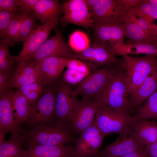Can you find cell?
Segmentation results:
<instances>
[{"instance_id":"1","label":"cell","mask_w":157,"mask_h":157,"mask_svg":"<svg viewBox=\"0 0 157 157\" xmlns=\"http://www.w3.org/2000/svg\"><path fill=\"white\" fill-rule=\"evenodd\" d=\"M18 131L28 147L37 145L62 146L75 143L77 138L67 121H56L29 130L20 128Z\"/></svg>"},{"instance_id":"2","label":"cell","mask_w":157,"mask_h":157,"mask_svg":"<svg viewBox=\"0 0 157 157\" xmlns=\"http://www.w3.org/2000/svg\"><path fill=\"white\" fill-rule=\"evenodd\" d=\"M121 58L92 73L76 85L72 96L83 98L98 100L106 86L122 67Z\"/></svg>"},{"instance_id":"3","label":"cell","mask_w":157,"mask_h":157,"mask_svg":"<svg viewBox=\"0 0 157 157\" xmlns=\"http://www.w3.org/2000/svg\"><path fill=\"white\" fill-rule=\"evenodd\" d=\"M122 65L130 96L146 78L157 68V56L151 55L140 57L123 55Z\"/></svg>"},{"instance_id":"4","label":"cell","mask_w":157,"mask_h":157,"mask_svg":"<svg viewBox=\"0 0 157 157\" xmlns=\"http://www.w3.org/2000/svg\"><path fill=\"white\" fill-rule=\"evenodd\" d=\"M136 121L135 116L128 112L117 110L100 104L94 122L105 136L112 133L121 135L131 132Z\"/></svg>"},{"instance_id":"5","label":"cell","mask_w":157,"mask_h":157,"mask_svg":"<svg viewBox=\"0 0 157 157\" xmlns=\"http://www.w3.org/2000/svg\"><path fill=\"white\" fill-rule=\"evenodd\" d=\"M99 100L100 104L117 110L130 114L133 111L122 67L110 81Z\"/></svg>"},{"instance_id":"6","label":"cell","mask_w":157,"mask_h":157,"mask_svg":"<svg viewBox=\"0 0 157 157\" xmlns=\"http://www.w3.org/2000/svg\"><path fill=\"white\" fill-rule=\"evenodd\" d=\"M100 104L98 100L83 98L79 100L73 97L72 108L67 121L76 135H80L92 124Z\"/></svg>"},{"instance_id":"7","label":"cell","mask_w":157,"mask_h":157,"mask_svg":"<svg viewBox=\"0 0 157 157\" xmlns=\"http://www.w3.org/2000/svg\"><path fill=\"white\" fill-rule=\"evenodd\" d=\"M56 89L53 85L47 86L41 97L31 106L26 122L31 128L56 121Z\"/></svg>"},{"instance_id":"8","label":"cell","mask_w":157,"mask_h":157,"mask_svg":"<svg viewBox=\"0 0 157 157\" xmlns=\"http://www.w3.org/2000/svg\"><path fill=\"white\" fill-rule=\"evenodd\" d=\"M117 55L111 45L94 41L82 51H74L73 58L83 61L97 69L115 60Z\"/></svg>"},{"instance_id":"9","label":"cell","mask_w":157,"mask_h":157,"mask_svg":"<svg viewBox=\"0 0 157 157\" xmlns=\"http://www.w3.org/2000/svg\"><path fill=\"white\" fill-rule=\"evenodd\" d=\"M105 137L94 121L77 138L72 157H97Z\"/></svg>"},{"instance_id":"10","label":"cell","mask_w":157,"mask_h":157,"mask_svg":"<svg viewBox=\"0 0 157 157\" xmlns=\"http://www.w3.org/2000/svg\"><path fill=\"white\" fill-rule=\"evenodd\" d=\"M60 18L53 19L38 26L24 41L22 50L16 56L17 65L31 58L32 55L47 40L53 28L56 26Z\"/></svg>"},{"instance_id":"11","label":"cell","mask_w":157,"mask_h":157,"mask_svg":"<svg viewBox=\"0 0 157 157\" xmlns=\"http://www.w3.org/2000/svg\"><path fill=\"white\" fill-rule=\"evenodd\" d=\"M91 28L95 42L109 44L115 50L126 44L125 23L94 21Z\"/></svg>"},{"instance_id":"12","label":"cell","mask_w":157,"mask_h":157,"mask_svg":"<svg viewBox=\"0 0 157 157\" xmlns=\"http://www.w3.org/2000/svg\"><path fill=\"white\" fill-rule=\"evenodd\" d=\"M63 15L60 20L65 27L68 24L82 26L89 32L93 24L84 0H70L63 2Z\"/></svg>"},{"instance_id":"13","label":"cell","mask_w":157,"mask_h":157,"mask_svg":"<svg viewBox=\"0 0 157 157\" xmlns=\"http://www.w3.org/2000/svg\"><path fill=\"white\" fill-rule=\"evenodd\" d=\"M73 54L74 51L58 30L54 36L41 45L31 58L38 62L51 57L73 58Z\"/></svg>"},{"instance_id":"14","label":"cell","mask_w":157,"mask_h":157,"mask_svg":"<svg viewBox=\"0 0 157 157\" xmlns=\"http://www.w3.org/2000/svg\"><path fill=\"white\" fill-rule=\"evenodd\" d=\"M124 11L117 0H99L90 13L93 22L125 23L122 20Z\"/></svg>"},{"instance_id":"15","label":"cell","mask_w":157,"mask_h":157,"mask_svg":"<svg viewBox=\"0 0 157 157\" xmlns=\"http://www.w3.org/2000/svg\"><path fill=\"white\" fill-rule=\"evenodd\" d=\"M42 80L43 76L39 65L37 61L30 58L17 66L10 79V88H17Z\"/></svg>"},{"instance_id":"16","label":"cell","mask_w":157,"mask_h":157,"mask_svg":"<svg viewBox=\"0 0 157 157\" xmlns=\"http://www.w3.org/2000/svg\"><path fill=\"white\" fill-rule=\"evenodd\" d=\"M145 146L137 139L132 131L119 135L115 141L100 151L98 156L119 157Z\"/></svg>"},{"instance_id":"17","label":"cell","mask_w":157,"mask_h":157,"mask_svg":"<svg viewBox=\"0 0 157 157\" xmlns=\"http://www.w3.org/2000/svg\"><path fill=\"white\" fill-rule=\"evenodd\" d=\"M59 78L57 81L55 119L56 121H67L73 106V89L63 78Z\"/></svg>"},{"instance_id":"18","label":"cell","mask_w":157,"mask_h":157,"mask_svg":"<svg viewBox=\"0 0 157 157\" xmlns=\"http://www.w3.org/2000/svg\"><path fill=\"white\" fill-rule=\"evenodd\" d=\"M70 59L51 57L37 61L41 70L43 80L47 86L54 85Z\"/></svg>"},{"instance_id":"19","label":"cell","mask_w":157,"mask_h":157,"mask_svg":"<svg viewBox=\"0 0 157 157\" xmlns=\"http://www.w3.org/2000/svg\"><path fill=\"white\" fill-rule=\"evenodd\" d=\"M10 90L0 96V144L8 132L20 128L13 114Z\"/></svg>"},{"instance_id":"20","label":"cell","mask_w":157,"mask_h":157,"mask_svg":"<svg viewBox=\"0 0 157 157\" xmlns=\"http://www.w3.org/2000/svg\"><path fill=\"white\" fill-rule=\"evenodd\" d=\"M73 144L62 146L34 145L24 150L23 157H72Z\"/></svg>"},{"instance_id":"21","label":"cell","mask_w":157,"mask_h":157,"mask_svg":"<svg viewBox=\"0 0 157 157\" xmlns=\"http://www.w3.org/2000/svg\"><path fill=\"white\" fill-rule=\"evenodd\" d=\"M32 10L37 19L44 24L61 17L60 16L63 13V5L57 0H39Z\"/></svg>"},{"instance_id":"22","label":"cell","mask_w":157,"mask_h":157,"mask_svg":"<svg viewBox=\"0 0 157 157\" xmlns=\"http://www.w3.org/2000/svg\"><path fill=\"white\" fill-rule=\"evenodd\" d=\"M157 90V68L144 80L135 91L130 96L132 107L138 108L142 104Z\"/></svg>"},{"instance_id":"23","label":"cell","mask_w":157,"mask_h":157,"mask_svg":"<svg viewBox=\"0 0 157 157\" xmlns=\"http://www.w3.org/2000/svg\"><path fill=\"white\" fill-rule=\"evenodd\" d=\"M132 132L138 141L144 146L156 142L157 124L155 121L137 119Z\"/></svg>"},{"instance_id":"24","label":"cell","mask_w":157,"mask_h":157,"mask_svg":"<svg viewBox=\"0 0 157 157\" xmlns=\"http://www.w3.org/2000/svg\"><path fill=\"white\" fill-rule=\"evenodd\" d=\"M13 114L18 126L26 122L28 119L31 105L20 92L10 90Z\"/></svg>"},{"instance_id":"25","label":"cell","mask_w":157,"mask_h":157,"mask_svg":"<svg viewBox=\"0 0 157 157\" xmlns=\"http://www.w3.org/2000/svg\"><path fill=\"white\" fill-rule=\"evenodd\" d=\"M18 130L11 131L10 138L0 144V157H23L22 146L25 141Z\"/></svg>"},{"instance_id":"26","label":"cell","mask_w":157,"mask_h":157,"mask_svg":"<svg viewBox=\"0 0 157 157\" xmlns=\"http://www.w3.org/2000/svg\"><path fill=\"white\" fill-rule=\"evenodd\" d=\"M125 37L127 44H145L157 47V42L150 38L135 22L128 17L125 22Z\"/></svg>"},{"instance_id":"27","label":"cell","mask_w":157,"mask_h":157,"mask_svg":"<svg viewBox=\"0 0 157 157\" xmlns=\"http://www.w3.org/2000/svg\"><path fill=\"white\" fill-rule=\"evenodd\" d=\"M9 44L6 41L0 39V73L12 77L16 70L14 63L16 56L11 55L9 51Z\"/></svg>"},{"instance_id":"28","label":"cell","mask_w":157,"mask_h":157,"mask_svg":"<svg viewBox=\"0 0 157 157\" xmlns=\"http://www.w3.org/2000/svg\"><path fill=\"white\" fill-rule=\"evenodd\" d=\"M26 12L21 10L14 17L7 28L0 33V39L7 42L10 46L15 45L22 21Z\"/></svg>"},{"instance_id":"29","label":"cell","mask_w":157,"mask_h":157,"mask_svg":"<svg viewBox=\"0 0 157 157\" xmlns=\"http://www.w3.org/2000/svg\"><path fill=\"white\" fill-rule=\"evenodd\" d=\"M47 86L43 80H42L20 86L17 88V91L21 92L32 106L42 94Z\"/></svg>"},{"instance_id":"30","label":"cell","mask_w":157,"mask_h":157,"mask_svg":"<svg viewBox=\"0 0 157 157\" xmlns=\"http://www.w3.org/2000/svg\"><path fill=\"white\" fill-rule=\"evenodd\" d=\"M135 116L138 120L157 119V90L140 106Z\"/></svg>"},{"instance_id":"31","label":"cell","mask_w":157,"mask_h":157,"mask_svg":"<svg viewBox=\"0 0 157 157\" xmlns=\"http://www.w3.org/2000/svg\"><path fill=\"white\" fill-rule=\"evenodd\" d=\"M115 50L119 56L143 54L157 56V47L147 44H126Z\"/></svg>"},{"instance_id":"32","label":"cell","mask_w":157,"mask_h":157,"mask_svg":"<svg viewBox=\"0 0 157 157\" xmlns=\"http://www.w3.org/2000/svg\"><path fill=\"white\" fill-rule=\"evenodd\" d=\"M33 11L26 13L21 23L15 44L24 41L37 28V20Z\"/></svg>"},{"instance_id":"33","label":"cell","mask_w":157,"mask_h":157,"mask_svg":"<svg viewBox=\"0 0 157 157\" xmlns=\"http://www.w3.org/2000/svg\"><path fill=\"white\" fill-rule=\"evenodd\" d=\"M68 44L73 51L76 52L83 51L90 44L87 35L79 31L74 32L69 37Z\"/></svg>"},{"instance_id":"34","label":"cell","mask_w":157,"mask_h":157,"mask_svg":"<svg viewBox=\"0 0 157 157\" xmlns=\"http://www.w3.org/2000/svg\"><path fill=\"white\" fill-rule=\"evenodd\" d=\"M128 17L136 23L150 38L157 42V32L154 22L135 16L131 13L130 9Z\"/></svg>"},{"instance_id":"35","label":"cell","mask_w":157,"mask_h":157,"mask_svg":"<svg viewBox=\"0 0 157 157\" xmlns=\"http://www.w3.org/2000/svg\"><path fill=\"white\" fill-rule=\"evenodd\" d=\"M153 20L157 19V9L151 4L142 1L133 8Z\"/></svg>"},{"instance_id":"36","label":"cell","mask_w":157,"mask_h":157,"mask_svg":"<svg viewBox=\"0 0 157 157\" xmlns=\"http://www.w3.org/2000/svg\"><path fill=\"white\" fill-rule=\"evenodd\" d=\"M21 10L17 11H0V33L7 28L14 17Z\"/></svg>"},{"instance_id":"37","label":"cell","mask_w":157,"mask_h":157,"mask_svg":"<svg viewBox=\"0 0 157 157\" xmlns=\"http://www.w3.org/2000/svg\"><path fill=\"white\" fill-rule=\"evenodd\" d=\"M21 10L19 0H0V11H17Z\"/></svg>"},{"instance_id":"38","label":"cell","mask_w":157,"mask_h":157,"mask_svg":"<svg viewBox=\"0 0 157 157\" xmlns=\"http://www.w3.org/2000/svg\"><path fill=\"white\" fill-rule=\"evenodd\" d=\"M11 78L7 75L0 73V96L10 90L9 83Z\"/></svg>"},{"instance_id":"39","label":"cell","mask_w":157,"mask_h":157,"mask_svg":"<svg viewBox=\"0 0 157 157\" xmlns=\"http://www.w3.org/2000/svg\"><path fill=\"white\" fill-rule=\"evenodd\" d=\"M39 0H19V4L21 10L24 12L33 11L32 9Z\"/></svg>"},{"instance_id":"40","label":"cell","mask_w":157,"mask_h":157,"mask_svg":"<svg viewBox=\"0 0 157 157\" xmlns=\"http://www.w3.org/2000/svg\"><path fill=\"white\" fill-rule=\"evenodd\" d=\"M144 149L148 156L150 157H157V142L145 146Z\"/></svg>"},{"instance_id":"41","label":"cell","mask_w":157,"mask_h":157,"mask_svg":"<svg viewBox=\"0 0 157 157\" xmlns=\"http://www.w3.org/2000/svg\"><path fill=\"white\" fill-rule=\"evenodd\" d=\"M119 3L126 8L130 9L139 4L142 0H117Z\"/></svg>"},{"instance_id":"42","label":"cell","mask_w":157,"mask_h":157,"mask_svg":"<svg viewBox=\"0 0 157 157\" xmlns=\"http://www.w3.org/2000/svg\"><path fill=\"white\" fill-rule=\"evenodd\" d=\"M144 147L124 154L119 157H146L147 154L145 151Z\"/></svg>"},{"instance_id":"43","label":"cell","mask_w":157,"mask_h":157,"mask_svg":"<svg viewBox=\"0 0 157 157\" xmlns=\"http://www.w3.org/2000/svg\"><path fill=\"white\" fill-rule=\"evenodd\" d=\"M85 3L90 12L98 3L99 0H84Z\"/></svg>"},{"instance_id":"44","label":"cell","mask_w":157,"mask_h":157,"mask_svg":"<svg viewBox=\"0 0 157 157\" xmlns=\"http://www.w3.org/2000/svg\"><path fill=\"white\" fill-rule=\"evenodd\" d=\"M145 1L157 9V0H144Z\"/></svg>"},{"instance_id":"45","label":"cell","mask_w":157,"mask_h":157,"mask_svg":"<svg viewBox=\"0 0 157 157\" xmlns=\"http://www.w3.org/2000/svg\"><path fill=\"white\" fill-rule=\"evenodd\" d=\"M155 26L157 32V25L155 24Z\"/></svg>"},{"instance_id":"46","label":"cell","mask_w":157,"mask_h":157,"mask_svg":"<svg viewBox=\"0 0 157 157\" xmlns=\"http://www.w3.org/2000/svg\"><path fill=\"white\" fill-rule=\"evenodd\" d=\"M146 157H150L148 156L147 155V156H146Z\"/></svg>"},{"instance_id":"47","label":"cell","mask_w":157,"mask_h":157,"mask_svg":"<svg viewBox=\"0 0 157 157\" xmlns=\"http://www.w3.org/2000/svg\"><path fill=\"white\" fill-rule=\"evenodd\" d=\"M156 142H157V138H156Z\"/></svg>"},{"instance_id":"48","label":"cell","mask_w":157,"mask_h":157,"mask_svg":"<svg viewBox=\"0 0 157 157\" xmlns=\"http://www.w3.org/2000/svg\"><path fill=\"white\" fill-rule=\"evenodd\" d=\"M97 157H103L101 156H98Z\"/></svg>"}]
</instances>
